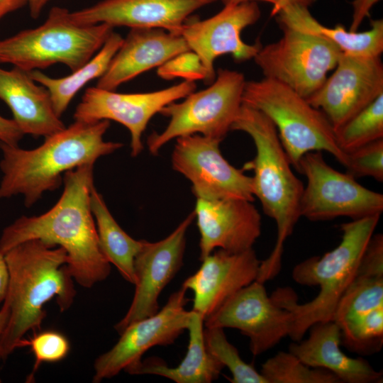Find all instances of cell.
I'll use <instances>...</instances> for the list:
<instances>
[{"mask_svg":"<svg viewBox=\"0 0 383 383\" xmlns=\"http://www.w3.org/2000/svg\"><path fill=\"white\" fill-rule=\"evenodd\" d=\"M94 165L88 163L66 172L64 189L56 204L47 212L21 216L7 226L0 237V252L32 239L64 248L67 267L82 287L91 288L106 279L111 264L103 254L91 209Z\"/></svg>","mask_w":383,"mask_h":383,"instance_id":"cell-1","label":"cell"},{"mask_svg":"<svg viewBox=\"0 0 383 383\" xmlns=\"http://www.w3.org/2000/svg\"><path fill=\"white\" fill-rule=\"evenodd\" d=\"M110 121H74L64 129L45 138L38 147L25 150L0 142V199L21 194L24 204L34 205L46 192L61 186L66 172L95 162L123 147L104 136Z\"/></svg>","mask_w":383,"mask_h":383,"instance_id":"cell-2","label":"cell"},{"mask_svg":"<svg viewBox=\"0 0 383 383\" xmlns=\"http://www.w3.org/2000/svg\"><path fill=\"white\" fill-rule=\"evenodd\" d=\"M9 270L6 300L9 315L4 329L0 350L6 359L24 335L40 329L45 318V303L53 297L62 312L73 303L76 291L67 267L66 250L38 239L24 241L4 254Z\"/></svg>","mask_w":383,"mask_h":383,"instance_id":"cell-3","label":"cell"},{"mask_svg":"<svg viewBox=\"0 0 383 383\" xmlns=\"http://www.w3.org/2000/svg\"><path fill=\"white\" fill-rule=\"evenodd\" d=\"M231 131L247 133L255 147L254 159L244 168L253 170V195L276 223L275 245L260 265V275L272 279L282 267L284 242L301 217L299 205L304 186L291 168L274 123L264 113L243 104Z\"/></svg>","mask_w":383,"mask_h":383,"instance_id":"cell-4","label":"cell"},{"mask_svg":"<svg viewBox=\"0 0 383 383\" xmlns=\"http://www.w3.org/2000/svg\"><path fill=\"white\" fill-rule=\"evenodd\" d=\"M381 215H374L343 223L338 245L323 256L309 257L294 266L292 279L299 284L318 287L311 301L299 304L289 287L277 289L271 298L289 311L292 322L289 337L302 340L316 323L333 321L339 300L356 276L362 255L374 234Z\"/></svg>","mask_w":383,"mask_h":383,"instance_id":"cell-5","label":"cell"},{"mask_svg":"<svg viewBox=\"0 0 383 383\" xmlns=\"http://www.w3.org/2000/svg\"><path fill=\"white\" fill-rule=\"evenodd\" d=\"M70 11L52 7L43 23L0 40V64L27 72L62 63L74 71L87 63L113 31L106 24L82 26L73 22Z\"/></svg>","mask_w":383,"mask_h":383,"instance_id":"cell-6","label":"cell"},{"mask_svg":"<svg viewBox=\"0 0 383 383\" xmlns=\"http://www.w3.org/2000/svg\"><path fill=\"white\" fill-rule=\"evenodd\" d=\"M243 104L264 113L274 125L294 167L311 151H326L345 167L347 154L338 147L326 115L287 85L265 78L246 81Z\"/></svg>","mask_w":383,"mask_h":383,"instance_id":"cell-7","label":"cell"},{"mask_svg":"<svg viewBox=\"0 0 383 383\" xmlns=\"http://www.w3.org/2000/svg\"><path fill=\"white\" fill-rule=\"evenodd\" d=\"M245 82L242 72L219 69L208 87L165 106L160 113L169 118V123L162 132L148 138L150 153L157 155L168 142L189 135L222 141L243 105Z\"/></svg>","mask_w":383,"mask_h":383,"instance_id":"cell-8","label":"cell"},{"mask_svg":"<svg viewBox=\"0 0 383 383\" xmlns=\"http://www.w3.org/2000/svg\"><path fill=\"white\" fill-rule=\"evenodd\" d=\"M296 170L307 180L300 200L301 217L323 221L338 217L357 220L382 214V194L365 187L351 174L333 168L322 151L304 155Z\"/></svg>","mask_w":383,"mask_h":383,"instance_id":"cell-9","label":"cell"},{"mask_svg":"<svg viewBox=\"0 0 383 383\" xmlns=\"http://www.w3.org/2000/svg\"><path fill=\"white\" fill-rule=\"evenodd\" d=\"M280 28L282 36L261 46L253 60L264 77L279 82L307 99L335 68L341 52L318 35L289 27Z\"/></svg>","mask_w":383,"mask_h":383,"instance_id":"cell-10","label":"cell"},{"mask_svg":"<svg viewBox=\"0 0 383 383\" xmlns=\"http://www.w3.org/2000/svg\"><path fill=\"white\" fill-rule=\"evenodd\" d=\"M221 142L199 134L177 138L172 154L173 169L192 183L196 199L253 201L252 177L224 158Z\"/></svg>","mask_w":383,"mask_h":383,"instance_id":"cell-11","label":"cell"},{"mask_svg":"<svg viewBox=\"0 0 383 383\" xmlns=\"http://www.w3.org/2000/svg\"><path fill=\"white\" fill-rule=\"evenodd\" d=\"M187 291L182 286L155 314L128 326L113 347L94 361L93 382H100L125 371L142 360L151 348L170 345L187 330L192 311L185 309L189 301Z\"/></svg>","mask_w":383,"mask_h":383,"instance_id":"cell-12","label":"cell"},{"mask_svg":"<svg viewBox=\"0 0 383 383\" xmlns=\"http://www.w3.org/2000/svg\"><path fill=\"white\" fill-rule=\"evenodd\" d=\"M194 82L183 81L160 90L144 93H118L97 87L87 89L75 109L74 121L94 122L112 120L124 126L131 134V155L143 150V134L150 119L167 105L195 91Z\"/></svg>","mask_w":383,"mask_h":383,"instance_id":"cell-13","label":"cell"},{"mask_svg":"<svg viewBox=\"0 0 383 383\" xmlns=\"http://www.w3.org/2000/svg\"><path fill=\"white\" fill-rule=\"evenodd\" d=\"M213 16L203 20L189 19L183 24L180 35L189 49L198 55L207 72L205 81L212 83L216 76V60L230 55L238 62L253 59L262 45L248 44L241 38L242 31L261 16L255 1L223 5Z\"/></svg>","mask_w":383,"mask_h":383,"instance_id":"cell-14","label":"cell"},{"mask_svg":"<svg viewBox=\"0 0 383 383\" xmlns=\"http://www.w3.org/2000/svg\"><path fill=\"white\" fill-rule=\"evenodd\" d=\"M292 322L291 312L268 296L264 283L255 280L232 295L204 323L207 328L239 330L249 338L250 350L257 356L289 336Z\"/></svg>","mask_w":383,"mask_h":383,"instance_id":"cell-15","label":"cell"},{"mask_svg":"<svg viewBox=\"0 0 383 383\" xmlns=\"http://www.w3.org/2000/svg\"><path fill=\"white\" fill-rule=\"evenodd\" d=\"M195 218L189 213L166 238L143 240L134 259L135 293L128 310L114 328L120 334L130 324L149 317L159 310L158 299L183 265L186 235Z\"/></svg>","mask_w":383,"mask_h":383,"instance_id":"cell-16","label":"cell"},{"mask_svg":"<svg viewBox=\"0 0 383 383\" xmlns=\"http://www.w3.org/2000/svg\"><path fill=\"white\" fill-rule=\"evenodd\" d=\"M381 94V57H355L341 53L332 74L306 99L326 115L335 131Z\"/></svg>","mask_w":383,"mask_h":383,"instance_id":"cell-17","label":"cell"},{"mask_svg":"<svg viewBox=\"0 0 383 383\" xmlns=\"http://www.w3.org/2000/svg\"><path fill=\"white\" fill-rule=\"evenodd\" d=\"M218 0H102L70 13L73 22L88 26L157 28L180 35L185 21L196 11Z\"/></svg>","mask_w":383,"mask_h":383,"instance_id":"cell-18","label":"cell"},{"mask_svg":"<svg viewBox=\"0 0 383 383\" xmlns=\"http://www.w3.org/2000/svg\"><path fill=\"white\" fill-rule=\"evenodd\" d=\"M195 217L200 233V260L216 249L240 252L252 248L262 230L252 201L196 199Z\"/></svg>","mask_w":383,"mask_h":383,"instance_id":"cell-19","label":"cell"},{"mask_svg":"<svg viewBox=\"0 0 383 383\" xmlns=\"http://www.w3.org/2000/svg\"><path fill=\"white\" fill-rule=\"evenodd\" d=\"M201 262L182 287L193 292L192 311L204 320L232 295L256 280L260 264L253 248L240 252L218 249Z\"/></svg>","mask_w":383,"mask_h":383,"instance_id":"cell-20","label":"cell"},{"mask_svg":"<svg viewBox=\"0 0 383 383\" xmlns=\"http://www.w3.org/2000/svg\"><path fill=\"white\" fill-rule=\"evenodd\" d=\"M180 35L157 28H131L96 87L115 91L139 74L189 50Z\"/></svg>","mask_w":383,"mask_h":383,"instance_id":"cell-21","label":"cell"},{"mask_svg":"<svg viewBox=\"0 0 383 383\" xmlns=\"http://www.w3.org/2000/svg\"><path fill=\"white\" fill-rule=\"evenodd\" d=\"M0 99L24 135L45 138L66 127L54 110L48 89L19 68L0 67Z\"/></svg>","mask_w":383,"mask_h":383,"instance_id":"cell-22","label":"cell"},{"mask_svg":"<svg viewBox=\"0 0 383 383\" xmlns=\"http://www.w3.org/2000/svg\"><path fill=\"white\" fill-rule=\"evenodd\" d=\"M305 340L292 343L289 351L305 365L326 370L341 382L373 383L382 379V373L362 358L346 355L340 348L341 331L334 321L312 325Z\"/></svg>","mask_w":383,"mask_h":383,"instance_id":"cell-23","label":"cell"},{"mask_svg":"<svg viewBox=\"0 0 383 383\" xmlns=\"http://www.w3.org/2000/svg\"><path fill=\"white\" fill-rule=\"evenodd\" d=\"M309 7L288 4L273 16L279 28L289 27L318 35L335 45L343 55L379 57L383 52V20L373 19L365 31H351L341 24L328 27L311 13Z\"/></svg>","mask_w":383,"mask_h":383,"instance_id":"cell-24","label":"cell"},{"mask_svg":"<svg viewBox=\"0 0 383 383\" xmlns=\"http://www.w3.org/2000/svg\"><path fill=\"white\" fill-rule=\"evenodd\" d=\"M204 323L203 317L192 311L187 328L189 335L187 352L177 367H168L163 360L150 357L140 360L125 371L130 374L159 375L177 383H209L216 379L224 367L206 347Z\"/></svg>","mask_w":383,"mask_h":383,"instance_id":"cell-25","label":"cell"},{"mask_svg":"<svg viewBox=\"0 0 383 383\" xmlns=\"http://www.w3.org/2000/svg\"><path fill=\"white\" fill-rule=\"evenodd\" d=\"M123 40L120 34L113 31L87 63L64 77L53 78L40 70L28 73L34 81L48 89L54 110L61 117L76 94L89 82L100 78L106 72Z\"/></svg>","mask_w":383,"mask_h":383,"instance_id":"cell-26","label":"cell"},{"mask_svg":"<svg viewBox=\"0 0 383 383\" xmlns=\"http://www.w3.org/2000/svg\"><path fill=\"white\" fill-rule=\"evenodd\" d=\"M90 204L103 254L127 282L135 284L134 259L143 240H135L122 229L95 187L91 192Z\"/></svg>","mask_w":383,"mask_h":383,"instance_id":"cell-27","label":"cell"},{"mask_svg":"<svg viewBox=\"0 0 383 383\" xmlns=\"http://www.w3.org/2000/svg\"><path fill=\"white\" fill-rule=\"evenodd\" d=\"M335 136L345 153L383 138V94L335 130Z\"/></svg>","mask_w":383,"mask_h":383,"instance_id":"cell-28","label":"cell"},{"mask_svg":"<svg viewBox=\"0 0 383 383\" xmlns=\"http://www.w3.org/2000/svg\"><path fill=\"white\" fill-rule=\"evenodd\" d=\"M267 383H341L332 372L308 366L289 351H279L261 367Z\"/></svg>","mask_w":383,"mask_h":383,"instance_id":"cell-29","label":"cell"},{"mask_svg":"<svg viewBox=\"0 0 383 383\" xmlns=\"http://www.w3.org/2000/svg\"><path fill=\"white\" fill-rule=\"evenodd\" d=\"M383 306V277L356 275L336 306L333 319L338 324Z\"/></svg>","mask_w":383,"mask_h":383,"instance_id":"cell-30","label":"cell"},{"mask_svg":"<svg viewBox=\"0 0 383 383\" xmlns=\"http://www.w3.org/2000/svg\"><path fill=\"white\" fill-rule=\"evenodd\" d=\"M204 341L208 351L231 374L232 383H267L260 372L252 365L245 362L240 356L238 349L227 339L223 328L206 327L204 330Z\"/></svg>","mask_w":383,"mask_h":383,"instance_id":"cell-31","label":"cell"},{"mask_svg":"<svg viewBox=\"0 0 383 383\" xmlns=\"http://www.w3.org/2000/svg\"><path fill=\"white\" fill-rule=\"evenodd\" d=\"M341 341L356 353H369L378 350L383 342V306L354 316L338 324Z\"/></svg>","mask_w":383,"mask_h":383,"instance_id":"cell-32","label":"cell"},{"mask_svg":"<svg viewBox=\"0 0 383 383\" xmlns=\"http://www.w3.org/2000/svg\"><path fill=\"white\" fill-rule=\"evenodd\" d=\"M346 154L347 173L355 178L370 177L377 182H383V138Z\"/></svg>","mask_w":383,"mask_h":383,"instance_id":"cell-33","label":"cell"},{"mask_svg":"<svg viewBox=\"0 0 383 383\" xmlns=\"http://www.w3.org/2000/svg\"><path fill=\"white\" fill-rule=\"evenodd\" d=\"M30 346L35 357L33 374L43 362H56L64 359L70 351L67 338L62 333L47 331L33 335L29 340L23 339L20 347Z\"/></svg>","mask_w":383,"mask_h":383,"instance_id":"cell-34","label":"cell"},{"mask_svg":"<svg viewBox=\"0 0 383 383\" xmlns=\"http://www.w3.org/2000/svg\"><path fill=\"white\" fill-rule=\"evenodd\" d=\"M157 75L165 80L206 81L207 72L200 57L192 50L182 52L157 67Z\"/></svg>","mask_w":383,"mask_h":383,"instance_id":"cell-35","label":"cell"},{"mask_svg":"<svg viewBox=\"0 0 383 383\" xmlns=\"http://www.w3.org/2000/svg\"><path fill=\"white\" fill-rule=\"evenodd\" d=\"M356 275L383 277V235L373 234L362 255Z\"/></svg>","mask_w":383,"mask_h":383,"instance_id":"cell-36","label":"cell"},{"mask_svg":"<svg viewBox=\"0 0 383 383\" xmlns=\"http://www.w3.org/2000/svg\"><path fill=\"white\" fill-rule=\"evenodd\" d=\"M380 0H353L351 23L349 30L357 31L364 20L369 16L372 7Z\"/></svg>","mask_w":383,"mask_h":383,"instance_id":"cell-37","label":"cell"},{"mask_svg":"<svg viewBox=\"0 0 383 383\" xmlns=\"http://www.w3.org/2000/svg\"><path fill=\"white\" fill-rule=\"evenodd\" d=\"M23 135L13 118L9 119L0 114V142L18 145Z\"/></svg>","mask_w":383,"mask_h":383,"instance_id":"cell-38","label":"cell"},{"mask_svg":"<svg viewBox=\"0 0 383 383\" xmlns=\"http://www.w3.org/2000/svg\"><path fill=\"white\" fill-rule=\"evenodd\" d=\"M223 5L239 4L245 1H264L272 6V15L273 16L282 7L288 4H299L309 7L316 0H221Z\"/></svg>","mask_w":383,"mask_h":383,"instance_id":"cell-39","label":"cell"},{"mask_svg":"<svg viewBox=\"0 0 383 383\" xmlns=\"http://www.w3.org/2000/svg\"><path fill=\"white\" fill-rule=\"evenodd\" d=\"M9 270L4 255L0 252V303L6 296L9 286Z\"/></svg>","mask_w":383,"mask_h":383,"instance_id":"cell-40","label":"cell"},{"mask_svg":"<svg viewBox=\"0 0 383 383\" xmlns=\"http://www.w3.org/2000/svg\"><path fill=\"white\" fill-rule=\"evenodd\" d=\"M26 4V0H0V18L21 8Z\"/></svg>","mask_w":383,"mask_h":383,"instance_id":"cell-41","label":"cell"},{"mask_svg":"<svg viewBox=\"0 0 383 383\" xmlns=\"http://www.w3.org/2000/svg\"><path fill=\"white\" fill-rule=\"evenodd\" d=\"M29 6L30 16L33 18H38L45 5L50 0H26Z\"/></svg>","mask_w":383,"mask_h":383,"instance_id":"cell-42","label":"cell"},{"mask_svg":"<svg viewBox=\"0 0 383 383\" xmlns=\"http://www.w3.org/2000/svg\"><path fill=\"white\" fill-rule=\"evenodd\" d=\"M9 315V306L8 302L4 300L3 301V306L0 309V343L1 339V335L4 331V329L6 326L8 318ZM0 359H1V350H0ZM1 382V379H0V383Z\"/></svg>","mask_w":383,"mask_h":383,"instance_id":"cell-43","label":"cell"}]
</instances>
